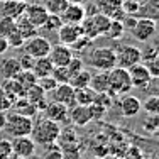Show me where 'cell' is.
I'll return each instance as SVG.
<instances>
[{
	"mask_svg": "<svg viewBox=\"0 0 159 159\" xmlns=\"http://www.w3.org/2000/svg\"><path fill=\"white\" fill-rule=\"evenodd\" d=\"M59 130L61 125L52 120H49L44 117L43 120H39L37 124L32 125V132H31V139L36 142V146H49V144H54L58 141Z\"/></svg>",
	"mask_w": 159,
	"mask_h": 159,
	"instance_id": "obj_1",
	"label": "cell"
},
{
	"mask_svg": "<svg viewBox=\"0 0 159 159\" xmlns=\"http://www.w3.org/2000/svg\"><path fill=\"white\" fill-rule=\"evenodd\" d=\"M32 125H34V120L31 117L19 115L16 112L7 110L5 122H3L2 129L5 130L7 135H10V137L14 139V137H22V135H31Z\"/></svg>",
	"mask_w": 159,
	"mask_h": 159,
	"instance_id": "obj_2",
	"label": "cell"
},
{
	"mask_svg": "<svg viewBox=\"0 0 159 159\" xmlns=\"http://www.w3.org/2000/svg\"><path fill=\"white\" fill-rule=\"evenodd\" d=\"M130 90H132V83L127 70L115 66L113 70L108 71V90H107L108 95L120 98L127 95V93H130Z\"/></svg>",
	"mask_w": 159,
	"mask_h": 159,
	"instance_id": "obj_3",
	"label": "cell"
},
{
	"mask_svg": "<svg viewBox=\"0 0 159 159\" xmlns=\"http://www.w3.org/2000/svg\"><path fill=\"white\" fill-rule=\"evenodd\" d=\"M88 64L97 71H110L117 66V58L113 48H95L90 52Z\"/></svg>",
	"mask_w": 159,
	"mask_h": 159,
	"instance_id": "obj_4",
	"label": "cell"
},
{
	"mask_svg": "<svg viewBox=\"0 0 159 159\" xmlns=\"http://www.w3.org/2000/svg\"><path fill=\"white\" fill-rule=\"evenodd\" d=\"M108 24H110V19L107 16L100 12H95L92 17H85L81 22V31H83V36L90 37V39H97V37L103 36L105 31H107Z\"/></svg>",
	"mask_w": 159,
	"mask_h": 159,
	"instance_id": "obj_5",
	"label": "cell"
},
{
	"mask_svg": "<svg viewBox=\"0 0 159 159\" xmlns=\"http://www.w3.org/2000/svg\"><path fill=\"white\" fill-rule=\"evenodd\" d=\"M115 51V58H117V66L129 70L134 64L142 63V56H141V49L137 46H132V44H120V46L113 48Z\"/></svg>",
	"mask_w": 159,
	"mask_h": 159,
	"instance_id": "obj_6",
	"label": "cell"
},
{
	"mask_svg": "<svg viewBox=\"0 0 159 159\" xmlns=\"http://www.w3.org/2000/svg\"><path fill=\"white\" fill-rule=\"evenodd\" d=\"M157 31V22L156 19L149 17H137V22L132 27V37L139 43H149L154 37V34Z\"/></svg>",
	"mask_w": 159,
	"mask_h": 159,
	"instance_id": "obj_7",
	"label": "cell"
},
{
	"mask_svg": "<svg viewBox=\"0 0 159 159\" xmlns=\"http://www.w3.org/2000/svg\"><path fill=\"white\" fill-rule=\"evenodd\" d=\"M51 41L48 39V37H43V36H34L31 39H27L24 43V52H27L29 56H32L34 59L37 58H44V56L49 54V51H51Z\"/></svg>",
	"mask_w": 159,
	"mask_h": 159,
	"instance_id": "obj_8",
	"label": "cell"
},
{
	"mask_svg": "<svg viewBox=\"0 0 159 159\" xmlns=\"http://www.w3.org/2000/svg\"><path fill=\"white\" fill-rule=\"evenodd\" d=\"M129 78H130V83H132V88H137V90H147L149 85L152 83V76L151 73L147 71L146 64L144 63H137L134 64L132 68H129Z\"/></svg>",
	"mask_w": 159,
	"mask_h": 159,
	"instance_id": "obj_9",
	"label": "cell"
},
{
	"mask_svg": "<svg viewBox=\"0 0 159 159\" xmlns=\"http://www.w3.org/2000/svg\"><path fill=\"white\" fill-rule=\"evenodd\" d=\"M95 9L110 20H122L125 16L122 9V0H95Z\"/></svg>",
	"mask_w": 159,
	"mask_h": 159,
	"instance_id": "obj_10",
	"label": "cell"
},
{
	"mask_svg": "<svg viewBox=\"0 0 159 159\" xmlns=\"http://www.w3.org/2000/svg\"><path fill=\"white\" fill-rule=\"evenodd\" d=\"M68 120L75 127H85L93 120V113L90 105H78L75 103L73 107L68 108Z\"/></svg>",
	"mask_w": 159,
	"mask_h": 159,
	"instance_id": "obj_11",
	"label": "cell"
},
{
	"mask_svg": "<svg viewBox=\"0 0 159 159\" xmlns=\"http://www.w3.org/2000/svg\"><path fill=\"white\" fill-rule=\"evenodd\" d=\"M12 152L16 157H32L36 154V142L31 139V135H22V137H14L12 141Z\"/></svg>",
	"mask_w": 159,
	"mask_h": 159,
	"instance_id": "obj_12",
	"label": "cell"
},
{
	"mask_svg": "<svg viewBox=\"0 0 159 159\" xmlns=\"http://www.w3.org/2000/svg\"><path fill=\"white\" fill-rule=\"evenodd\" d=\"M63 152H70V151H80V137L73 127H66L59 130L58 141H56Z\"/></svg>",
	"mask_w": 159,
	"mask_h": 159,
	"instance_id": "obj_13",
	"label": "cell"
},
{
	"mask_svg": "<svg viewBox=\"0 0 159 159\" xmlns=\"http://www.w3.org/2000/svg\"><path fill=\"white\" fill-rule=\"evenodd\" d=\"M73 56H75L73 49L70 46L56 44V46H51V51H49L48 58H49V61L52 63V66H66Z\"/></svg>",
	"mask_w": 159,
	"mask_h": 159,
	"instance_id": "obj_14",
	"label": "cell"
},
{
	"mask_svg": "<svg viewBox=\"0 0 159 159\" xmlns=\"http://www.w3.org/2000/svg\"><path fill=\"white\" fill-rule=\"evenodd\" d=\"M49 16L48 10L44 9V5H41V3H27L25 5V10H24V17L27 19L31 24H34L37 29L43 27L44 20H46V17Z\"/></svg>",
	"mask_w": 159,
	"mask_h": 159,
	"instance_id": "obj_15",
	"label": "cell"
},
{
	"mask_svg": "<svg viewBox=\"0 0 159 159\" xmlns=\"http://www.w3.org/2000/svg\"><path fill=\"white\" fill-rule=\"evenodd\" d=\"M51 95H52V100L54 102L66 105L68 108L75 105V88L70 83H59V85L51 92Z\"/></svg>",
	"mask_w": 159,
	"mask_h": 159,
	"instance_id": "obj_16",
	"label": "cell"
},
{
	"mask_svg": "<svg viewBox=\"0 0 159 159\" xmlns=\"http://www.w3.org/2000/svg\"><path fill=\"white\" fill-rule=\"evenodd\" d=\"M43 112H44V115H46V119L59 124V125L68 120V107L63 103H58V102H54V100L48 102V105L44 107Z\"/></svg>",
	"mask_w": 159,
	"mask_h": 159,
	"instance_id": "obj_17",
	"label": "cell"
},
{
	"mask_svg": "<svg viewBox=\"0 0 159 159\" xmlns=\"http://www.w3.org/2000/svg\"><path fill=\"white\" fill-rule=\"evenodd\" d=\"M119 108H120V113H122L124 117L130 119V117H135L139 112L142 110V105H141V100H139L135 95L127 93V95L120 97Z\"/></svg>",
	"mask_w": 159,
	"mask_h": 159,
	"instance_id": "obj_18",
	"label": "cell"
},
{
	"mask_svg": "<svg viewBox=\"0 0 159 159\" xmlns=\"http://www.w3.org/2000/svg\"><path fill=\"white\" fill-rule=\"evenodd\" d=\"M63 24H81L86 17V10L81 3H68V7L63 10L61 16Z\"/></svg>",
	"mask_w": 159,
	"mask_h": 159,
	"instance_id": "obj_19",
	"label": "cell"
},
{
	"mask_svg": "<svg viewBox=\"0 0 159 159\" xmlns=\"http://www.w3.org/2000/svg\"><path fill=\"white\" fill-rule=\"evenodd\" d=\"M80 36H83L81 24H61V27L58 29L59 43L64 46H71Z\"/></svg>",
	"mask_w": 159,
	"mask_h": 159,
	"instance_id": "obj_20",
	"label": "cell"
},
{
	"mask_svg": "<svg viewBox=\"0 0 159 159\" xmlns=\"http://www.w3.org/2000/svg\"><path fill=\"white\" fill-rule=\"evenodd\" d=\"M27 3L20 0H3L0 2V17H10L17 20L20 16H24V10Z\"/></svg>",
	"mask_w": 159,
	"mask_h": 159,
	"instance_id": "obj_21",
	"label": "cell"
},
{
	"mask_svg": "<svg viewBox=\"0 0 159 159\" xmlns=\"http://www.w3.org/2000/svg\"><path fill=\"white\" fill-rule=\"evenodd\" d=\"M24 97L27 98L29 102H31V103H34L37 107V110L39 112H43L44 110V107H46L48 105V93L44 92L43 88H41L39 85H32V86H29L27 90H25V93H24Z\"/></svg>",
	"mask_w": 159,
	"mask_h": 159,
	"instance_id": "obj_22",
	"label": "cell"
},
{
	"mask_svg": "<svg viewBox=\"0 0 159 159\" xmlns=\"http://www.w3.org/2000/svg\"><path fill=\"white\" fill-rule=\"evenodd\" d=\"M22 71L20 64H19L17 58H2L0 59V76L3 80H9V78H16L19 73Z\"/></svg>",
	"mask_w": 159,
	"mask_h": 159,
	"instance_id": "obj_23",
	"label": "cell"
},
{
	"mask_svg": "<svg viewBox=\"0 0 159 159\" xmlns=\"http://www.w3.org/2000/svg\"><path fill=\"white\" fill-rule=\"evenodd\" d=\"M2 90H3V93L7 95V98H9L10 102H16L17 98H22L24 97V93H25V90H24V86L20 85V83L17 81L16 78H9V80H3V83L2 85Z\"/></svg>",
	"mask_w": 159,
	"mask_h": 159,
	"instance_id": "obj_24",
	"label": "cell"
},
{
	"mask_svg": "<svg viewBox=\"0 0 159 159\" xmlns=\"http://www.w3.org/2000/svg\"><path fill=\"white\" fill-rule=\"evenodd\" d=\"M10 110L12 112H16V113H19V115H25V117H32L36 115L37 112V107L34 103H31V102L27 100L25 97H22V98H17L16 102L12 103V107H10Z\"/></svg>",
	"mask_w": 159,
	"mask_h": 159,
	"instance_id": "obj_25",
	"label": "cell"
},
{
	"mask_svg": "<svg viewBox=\"0 0 159 159\" xmlns=\"http://www.w3.org/2000/svg\"><path fill=\"white\" fill-rule=\"evenodd\" d=\"M52 70H54V66H52V63L49 61L48 56H44V58H37L36 61L32 64V73L36 78H44V76H51Z\"/></svg>",
	"mask_w": 159,
	"mask_h": 159,
	"instance_id": "obj_26",
	"label": "cell"
},
{
	"mask_svg": "<svg viewBox=\"0 0 159 159\" xmlns=\"http://www.w3.org/2000/svg\"><path fill=\"white\" fill-rule=\"evenodd\" d=\"M90 88L95 93H107L108 90V71H98L90 78Z\"/></svg>",
	"mask_w": 159,
	"mask_h": 159,
	"instance_id": "obj_27",
	"label": "cell"
},
{
	"mask_svg": "<svg viewBox=\"0 0 159 159\" xmlns=\"http://www.w3.org/2000/svg\"><path fill=\"white\" fill-rule=\"evenodd\" d=\"M16 27H17V31L20 32V36L24 37L25 41L31 39V37H34V36H37V31H39V29H37L34 24H31L24 16H20L16 20Z\"/></svg>",
	"mask_w": 159,
	"mask_h": 159,
	"instance_id": "obj_28",
	"label": "cell"
},
{
	"mask_svg": "<svg viewBox=\"0 0 159 159\" xmlns=\"http://www.w3.org/2000/svg\"><path fill=\"white\" fill-rule=\"evenodd\" d=\"M95 95L97 93L93 92L90 86H86V88H78V90H75V103H78V105H92L93 100H95Z\"/></svg>",
	"mask_w": 159,
	"mask_h": 159,
	"instance_id": "obj_29",
	"label": "cell"
},
{
	"mask_svg": "<svg viewBox=\"0 0 159 159\" xmlns=\"http://www.w3.org/2000/svg\"><path fill=\"white\" fill-rule=\"evenodd\" d=\"M90 78H92V73H90L88 70H85V68H83L81 71H78L76 75H73V76H71L70 85L73 86L75 90L86 88V86H90Z\"/></svg>",
	"mask_w": 159,
	"mask_h": 159,
	"instance_id": "obj_30",
	"label": "cell"
},
{
	"mask_svg": "<svg viewBox=\"0 0 159 159\" xmlns=\"http://www.w3.org/2000/svg\"><path fill=\"white\" fill-rule=\"evenodd\" d=\"M124 32H125V29H124L122 22L120 20H110V24H108L107 31H105L103 36H107L110 41H119L120 37L124 36Z\"/></svg>",
	"mask_w": 159,
	"mask_h": 159,
	"instance_id": "obj_31",
	"label": "cell"
},
{
	"mask_svg": "<svg viewBox=\"0 0 159 159\" xmlns=\"http://www.w3.org/2000/svg\"><path fill=\"white\" fill-rule=\"evenodd\" d=\"M66 7L68 0H46L44 2V9L48 10V14H52V16H61Z\"/></svg>",
	"mask_w": 159,
	"mask_h": 159,
	"instance_id": "obj_32",
	"label": "cell"
},
{
	"mask_svg": "<svg viewBox=\"0 0 159 159\" xmlns=\"http://www.w3.org/2000/svg\"><path fill=\"white\" fill-rule=\"evenodd\" d=\"M16 80L19 83H20L22 86H24V90H27L29 86H32V85H36V81H37V78L34 76V73L31 70H22L20 73L16 76Z\"/></svg>",
	"mask_w": 159,
	"mask_h": 159,
	"instance_id": "obj_33",
	"label": "cell"
},
{
	"mask_svg": "<svg viewBox=\"0 0 159 159\" xmlns=\"http://www.w3.org/2000/svg\"><path fill=\"white\" fill-rule=\"evenodd\" d=\"M144 110L147 112V115H157L159 112V97L157 95H149L146 98V102L141 103Z\"/></svg>",
	"mask_w": 159,
	"mask_h": 159,
	"instance_id": "obj_34",
	"label": "cell"
},
{
	"mask_svg": "<svg viewBox=\"0 0 159 159\" xmlns=\"http://www.w3.org/2000/svg\"><path fill=\"white\" fill-rule=\"evenodd\" d=\"M61 24H63L61 17L49 14V16L46 17V20H44V24H43V27H41V29H44V31H48V32H51V31H52V32H58V29L61 27Z\"/></svg>",
	"mask_w": 159,
	"mask_h": 159,
	"instance_id": "obj_35",
	"label": "cell"
},
{
	"mask_svg": "<svg viewBox=\"0 0 159 159\" xmlns=\"http://www.w3.org/2000/svg\"><path fill=\"white\" fill-rule=\"evenodd\" d=\"M139 14H144L142 17H149V19H156L159 10H157V0H149L146 5L141 3V9H139Z\"/></svg>",
	"mask_w": 159,
	"mask_h": 159,
	"instance_id": "obj_36",
	"label": "cell"
},
{
	"mask_svg": "<svg viewBox=\"0 0 159 159\" xmlns=\"http://www.w3.org/2000/svg\"><path fill=\"white\" fill-rule=\"evenodd\" d=\"M51 76L54 78L56 81H58V85H59V83H70L71 73L68 71L66 66H54V70H52Z\"/></svg>",
	"mask_w": 159,
	"mask_h": 159,
	"instance_id": "obj_37",
	"label": "cell"
},
{
	"mask_svg": "<svg viewBox=\"0 0 159 159\" xmlns=\"http://www.w3.org/2000/svg\"><path fill=\"white\" fill-rule=\"evenodd\" d=\"M12 31H16V20L10 17H0V37H7Z\"/></svg>",
	"mask_w": 159,
	"mask_h": 159,
	"instance_id": "obj_38",
	"label": "cell"
},
{
	"mask_svg": "<svg viewBox=\"0 0 159 159\" xmlns=\"http://www.w3.org/2000/svg\"><path fill=\"white\" fill-rule=\"evenodd\" d=\"M43 159H63V151L58 144H49V146H44V156Z\"/></svg>",
	"mask_w": 159,
	"mask_h": 159,
	"instance_id": "obj_39",
	"label": "cell"
},
{
	"mask_svg": "<svg viewBox=\"0 0 159 159\" xmlns=\"http://www.w3.org/2000/svg\"><path fill=\"white\" fill-rule=\"evenodd\" d=\"M36 83H37V85H39V86H41V88H43V90H44V92L48 93V95H49V93H51L52 90L56 88V86H58V81H56V80L52 78V76L37 78V81H36Z\"/></svg>",
	"mask_w": 159,
	"mask_h": 159,
	"instance_id": "obj_40",
	"label": "cell"
},
{
	"mask_svg": "<svg viewBox=\"0 0 159 159\" xmlns=\"http://www.w3.org/2000/svg\"><path fill=\"white\" fill-rule=\"evenodd\" d=\"M5 39H7V43H9V48H22L25 43V39L20 36V32L17 31V27H16V31H12Z\"/></svg>",
	"mask_w": 159,
	"mask_h": 159,
	"instance_id": "obj_41",
	"label": "cell"
},
{
	"mask_svg": "<svg viewBox=\"0 0 159 159\" xmlns=\"http://www.w3.org/2000/svg\"><path fill=\"white\" fill-rule=\"evenodd\" d=\"M157 124H159V120H157V115H147L146 117V120H144V130L147 132V134H151V135H154L157 132Z\"/></svg>",
	"mask_w": 159,
	"mask_h": 159,
	"instance_id": "obj_42",
	"label": "cell"
},
{
	"mask_svg": "<svg viewBox=\"0 0 159 159\" xmlns=\"http://www.w3.org/2000/svg\"><path fill=\"white\" fill-rule=\"evenodd\" d=\"M12 144L9 139H0V159H12Z\"/></svg>",
	"mask_w": 159,
	"mask_h": 159,
	"instance_id": "obj_43",
	"label": "cell"
},
{
	"mask_svg": "<svg viewBox=\"0 0 159 159\" xmlns=\"http://www.w3.org/2000/svg\"><path fill=\"white\" fill-rule=\"evenodd\" d=\"M122 9L127 16H137L139 9H141V3L137 0H125V2H122Z\"/></svg>",
	"mask_w": 159,
	"mask_h": 159,
	"instance_id": "obj_44",
	"label": "cell"
},
{
	"mask_svg": "<svg viewBox=\"0 0 159 159\" xmlns=\"http://www.w3.org/2000/svg\"><path fill=\"white\" fill-rule=\"evenodd\" d=\"M83 66H85V64H83V59L81 58H75V56L70 59V63L66 64V68H68V71L71 73V76H73V75H76L78 71H81Z\"/></svg>",
	"mask_w": 159,
	"mask_h": 159,
	"instance_id": "obj_45",
	"label": "cell"
},
{
	"mask_svg": "<svg viewBox=\"0 0 159 159\" xmlns=\"http://www.w3.org/2000/svg\"><path fill=\"white\" fill-rule=\"evenodd\" d=\"M144 64H146L147 71L151 73V76L157 78V75H159V59L152 58V59H149V61H144Z\"/></svg>",
	"mask_w": 159,
	"mask_h": 159,
	"instance_id": "obj_46",
	"label": "cell"
},
{
	"mask_svg": "<svg viewBox=\"0 0 159 159\" xmlns=\"http://www.w3.org/2000/svg\"><path fill=\"white\" fill-rule=\"evenodd\" d=\"M17 59H19V64H20L22 70H32V64H34V61H36V59H34L32 56H29L27 52L20 54Z\"/></svg>",
	"mask_w": 159,
	"mask_h": 159,
	"instance_id": "obj_47",
	"label": "cell"
},
{
	"mask_svg": "<svg viewBox=\"0 0 159 159\" xmlns=\"http://www.w3.org/2000/svg\"><path fill=\"white\" fill-rule=\"evenodd\" d=\"M141 56H142V61H149L152 58H157V48L156 46H146V49H141Z\"/></svg>",
	"mask_w": 159,
	"mask_h": 159,
	"instance_id": "obj_48",
	"label": "cell"
},
{
	"mask_svg": "<svg viewBox=\"0 0 159 159\" xmlns=\"http://www.w3.org/2000/svg\"><path fill=\"white\" fill-rule=\"evenodd\" d=\"M10 107H12V102L7 98V95L3 93V90H2V86H0V112L10 110Z\"/></svg>",
	"mask_w": 159,
	"mask_h": 159,
	"instance_id": "obj_49",
	"label": "cell"
},
{
	"mask_svg": "<svg viewBox=\"0 0 159 159\" xmlns=\"http://www.w3.org/2000/svg\"><path fill=\"white\" fill-rule=\"evenodd\" d=\"M120 22H122V25H124L125 31H132V27H134L135 22H137V16H127V14H125Z\"/></svg>",
	"mask_w": 159,
	"mask_h": 159,
	"instance_id": "obj_50",
	"label": "cell"
},
{
	"mask_svg": "<svg viewBox=\"0 0 159 159\" xmlns=\"http://www.w3.org/2000/svg\"><path fill=\"white\" fill-rule=\"evenodd\" d=\"M7 51H9V43L5 37H0V56H3Z\"/></svg>",
	"mask_w": 159,
	"mask_h": 159,
	"instance_id": "obj_51",
	"label": "cell"
},
{
	"mask_svg": "<svg viewBox=\"0 0 159 159\" xmlns=\"http://www.w3.org/2000/svg\"><path fill=\"white\" fill-rule=\"evenodd\" d=\"M85 0H68V3H83Z\"/></svg>",
	"mask_w": 159,
	"mask_h": 159,
	"instance_id": "obj_52",
	"label": "cell"
},
{
	"mask_svg": "<svg viewBox=\"0 0 159 159\" xmlns=\"http://www.w3.org/2000/svg\"><path fill=\"white\" fill-rule=\"evenodd\" d=\"M20 2H24V3H32V2H36V0H20Z\"/></svg>",
	"mask_w": 159,
	"mask_h": 159,
	"instance_id": "obj_53",
	"label": "cell"
},
{
	"mask_svg": "<svg viewBox=\"0 0 159 159\" xmlns=\"http://www.w3.org/2000/svg\"><path fill=\"white\" fill-rule=\"evenodd\" d=\"M16 159H29V157H16Z\"/></svg>",
	"mask_w": 159,
	"mask_h": 159,
	"instance_id": "obj_54",
	"label": "cell"
},
{
	"mask_svg": "<svg viewBox=\"0 0 159 159\" xmlns=\"http://www.w3.org/2000/svg\"><path fill=\"white\" fill-rule=\"evenodd\" d=\"M0 2H3V0H0Z\"/></svg>",
	"mask_w": 159,
	"mask_h": 159,
	"instance_id": "obj_55",
	"label": "cell"
}]
</instances>
